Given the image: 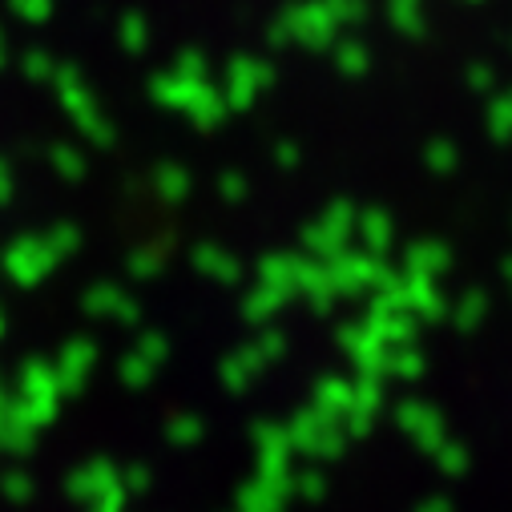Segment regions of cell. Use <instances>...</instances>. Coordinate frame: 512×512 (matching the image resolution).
<instances>
[]
</instances>
